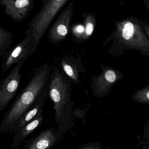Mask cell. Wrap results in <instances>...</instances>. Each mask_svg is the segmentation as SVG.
Returning <instances> with one entry per match:
<instances>
[{
  "label": "cell",
  "instance_id": "obj_12",
  "mask_svg": "<svg viewBox=\"0 0 149 149\" xmlns=\"http://www.w3.org/2000/svg\"><path fill=\"white\" fill-rule=\"evenodd\" d=\"M106 80L109 83H113L116 79V75L115 72L112 70H109L105 74Z\"/></svg>",
  "mask_w": 149,
  "mask_h": 149
},
{
  "label": "cell",
  "instance_id": "obj_3",
  "mask_svg": "<svg viewBox=\"0 0 149 149\" xmlns=\"http://www.w3.org/2000/svg\"><path fill=\"white\" fill-rule=\"evenodd\" d=\"M26 61L18 63L8 76L0 81V111L6 108L16 95L22 78L21 69Z\"/></svg>",
  "mask_w": 149,
  "mask_h": 149
},
{
  "label": "cell",
  "instance_id": "obj_2",
  "mask_svg": "<svg viewBox=\"0 0 149 149\" xmlns=\"http://www.w3.org/2000/svg\"><path fill=\"white\" fill-rule=\"evenodd\" d=\"M62 2L60 1L44 0L41 9L30 22L26 33L30 34L37 46Z\"/></svg>",
  "mask_w": 149,
  "mask_h": 149
},
{
  "label": "cell",
  "instance_id": "obj_13",
  "mask_svg": "<svg viewBox=\"0 0 149 149\" xmlns=\"http://www.w3.org/2000/svg\"><path fill=\"white\" fill-rule=\"evenodd\" d=\"M63 69H64V71L66 72V74L69 76L73 77V75H74V72H73L72 68L70 66L65 64L63 66Z\"/></svg>",
  "mask_w": 149,
  "mask_h": 149
},
{
  "label": "cell",
  "instance_id": "obj_16",
  "mask_svg": "<svg viewBox=\"0 0 149 149\" xmlns=\"http://www.w3.org/2000/svg\"><path fill=\"white\" fill-rule=\"evenodd\" d=\"M81 149H101V148L97 146H87V147L81 148Z\"/></svg>",
  "mask_w": 149,
  "mask_h": 149
},
{
  "label": "cell",
  "instance_id": "obj_5",
  "mask_svg": "<svg viewBox=\"0 0 149 149\" xmlns=\"http://www.w3.org/2000/svg\"><path fill=\"white\" fill-rule=\"evenodd\" d=\"M33 0H0V6L5 7L4 12L16 23L27 17L34 6Z\"/></svg>",
  "mask_w": 149,
  "mask_h": 149
},
{
  "label": "cell",
  "instance_id": "obj_17",
  "mask_svg": "<svg viewBox=\"0 0 149 149\" xmlns=\"http://www.w3.org/2000/svg\"><path fill=\"white\" fill-rule=\"evenodd\" d=\"M146 149H148V148H146Z\"/></svg>",
  "mask_w": 149,
  "mask_h": 149
},
{
  "label": "cell",
  "instance_id": "obj_9",
  "mask_svg": "<svg viewBox=\"0 0 149 149\" xmlns=\"http://www.w3.org/2000/svg\"><path fill=\"white\" fill-rule=\"evenodd\" d=\"M43 121V116L41 115L15 132L11 149H14L19 146L29 135L33 132L42 124Z\"/></svg>",
  "mask_w": 149,
  "mask_h": 149
},
{
  "label": "cell",
  "instance_id": "obj_11",
  "mask_svg": "<svg viewBox=\"0 0 149 149\" xmlns=\"http://www.w3.org/2000/svg\"><path fill=\"white\" fill-rule=\"evenodd\" d=\"M134 26L130 22H128L125 24L122 32V35L124 39L126 40H130L134 34Z\"/></svg>",
  "mask_w": 149,
  "mask_h": 149
},
{
  "label": "cell",
  "instance_id": "obj_8",
  "mask_svg": "<svg viewBox=\"0 0 149 149\" xmlns=\"http://www.w3.org/2000/svg\"><path fill=\"white\" fill-rule=\"evenodd\" d=\"M47 87H46L41 95L30 109L23 115L16 127L10 132H16L23 126L42 115V109L47 93Z\"/></svg>",
  "mask_w": 149,
  "mask_h": 149
},
{
  "label": "cell",
  "instance_id": "obj_7",
  "mask_svg": "<svg viewBox=\"0 0 149 149\" xmlns=\"http://www.w3.org/2000/svg\"><path fill=\"white\" fill-rule=\"evenodd\" d=\"M58 138L56 132L52 129H47L26 141L24 149H50Z\"/></svg>",
  "mask_w": 149,
  "mask_h": 149
},
{
  "label": "cell",
  "instance_id": "obj_4",
  "mask_svg": "<svg viewBox=\"0 0 149 149\" xmlns=\"http://www.w3.org/2000/svg\"><path fill=\"white\" fill-rule=\"evenodd\" d=\"M24 39L13 47L7 54L1 66V72H4L14 64H17L22 60L33 54L37 49V46L30 34L25 33Z\"/></svg>",
  "mask_w": 149,
  "mask_h": 149
},
{
  "label": "cell",
  "instance_id": "obj_1",
  "mask_svg": "<svg viewBox=\"0 0 149 149\" xmlns=\"http://www.w3.org/2000/svg\"><path fill=\"white\" fill-rule=\"evenodd\" d=\"M50 69L48 64L40 66L30 81L5 113L0 131L11 132L23 115L32 107L46 88Z\"/></svg>",
  "mask_w": 149,
  "mask_h": 149
},
{
  "label": "cell",
  "instance_id": "obj_14",
  "mask_svg": "<svg viewBox=\"0 0 149 149\" xmlns=\"http://www.w3.org/2000/svg\"><path fill=\"white\" fill-rule=\"evenodd\" d=\"M94 30V26L93 24L91 22H89L87 24L86 27V33L87 35L91 36L93 33Z\"/></svg>",
  "mask_w": 149,
  "mask_h": 149
},
{
  "label": "cell",
  "instance_id": "obj_15",
  "mask_svg": "<svg viewBox=\"0 0 149 149\" xmlns=\"http://www.w3.org/2000/svg\"><path fill=\"white\" fill-rule=\"evenodd\" d=\"M76 31L78 33H82L84 31V27L81 25H78L76 28Z\"/></svg>",
  "mask_w": 149,
  "mask_h": 149
},
{
  "label": "cell",
  "instance_id": "obj_10",
  "mask_svg": "<svg viewBox=\"0 0 149 149\" xmlns=\"http://www.w3.org/2000/svg\"><path fill=\"white\" fill-rule=\"evenodd\" d=\"M13 42V35L9 31L0 27V57L6 54Z\"/></svg>",
  "mask_w": 149,
  "mask_h": 149
},
{
  "label": "cell",
  "instance_id": "obj_6",
  "mask_svg": "<svg viewBox=\"0 0 149 149\" xmlns=\"http://www.w3.org/2000/svg\"><path fill=\"white\" fill-rule=\"evenodd\" d=\"M49 87V95L54 103L55 118L57 123H61L63 117L64 107L67 102L66 94L62 88L59 81V77L56 73L52 77Z\"/></svg>",
  "mask_w": 149,
  "mask_h": 149
}]
</instances>
